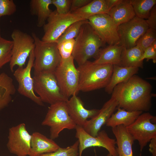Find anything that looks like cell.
Masks as SVG:
<instances>
[{
    "label": "cell",
    "instance_id": "obj_1",
    "mask_svg": "<svg viewBox=\"0 0 156 156\" xmlns=\"http://www.w3.org/2000/svg\"><path fill=\"white\" fill-rule=\"evenodd\" d=\"M152 86L135 75L117 85L112 94L116 97L118 107L129 111L147 112L151 109Z\"/></svg>",
    "mask_w": 156,
    "mask_h": 156
},
{
    "label": "cell",
    "instance_id": "obj_2",
    "mask_svg": "<svg viewBox=\"0 0 156 156\" xmlns=\"http://www.w3.org/2000/svg\"><path fill=\"white\" fill-rule=\"evenodd\" d=\"M113 65L99 64L88 60L79 66V91L89 92L105 88L112 73Z\"/></svg>",
    "mask_w": 156,
    "mask_h": 156
},
{
    "label": "cell",
    "instance_id": "obj_3",
    "mask_svg": "<svg viewBox=\"0 0 156 156\" xmlns=\"http://www.w3.org/2000/svg\"><path fill=\"white\" fill-rule=\"evenodd\" d=\"M104 44L88 22L82 26L75 38L72 55L80 66L91 58H95Z\"/></svg>",
    "mask_w": 156,
    "mask_h": 156
},
{
    "label": "cell",
    "instance_id": "obj_4",
    "mask_svg": "<svg viewBox=\"0 0 156 156\" xmlns=\"http://www.w3.org/2000/svg\"><path fill=\"white\" fill-rule=\"evenodd\" d=\"M31 36L35 43L34 75L42 72H54L61 60L57 43L45 42L34 32L32 33Z\"/></svg>",
    "mask_w": 156,
    "mask_h": 156
},
{
    "label": "cell",
    "instance_id": "obj_5",
    "mask_svg": "<svg viewBox=\"0 0 156 156\" xmlns=\"http://www.w3.org/2000/svg\"><path fill=\"white\" fill-rule=\"evenodd\" d=\"M33 79L34 91L43 103L51 105L68 99L61 92L54 72H41L34 75Z\"/></svg>",
    "mask_w": 156,
    "mask_h": 156
},
{
    "label": "cell",
    "instance_id": "obj_6",
    "mask_svg": "<svg viewBox=\"0 0 156 156\" xmlns=\"http://www.w3.org/2000/svg\"><path fill=\"white\" fill-rule=\"evenodd\" d=\"M41 124L50 128V138L53 140L63 130L75 129L77 126L68 113L66 102L50 105Z\"/></svg>",
    "mask_w": 156,
    "mask_h": 156
},
{
    "label": "cell",
    "instance_id": "obj_7",
    "mask_svg": "<svg viewBox=\"0 0 156 156\" xmlns=\"http://www.w3.org/2000/svg\"><path fill=\"white\" fill-rule=\"evenodd\" d=\"M54 74L61 91L65 97L68 99L77 95L79 92V73L72 55L66 59H61Z\"/></svg>",
    "mask_w": 156,
    "mask_h": 156
},
{
    "label": "cell",
    "instance_id": "obj_8",
    "mask_svg": "<svg viewBox=\"0 0 156 156\" xmlns=\"http://www.w3.org/2000/svg\"><path fill=\"white\" fill-rule=\"evenodd\" d=\"M11 36L13 45L10 67L11 71L13 72L16 66L23 67L25 65L26 60L34 49L35 43L31 35L19 29L14 30Z\"/></svg>",
    "mask_w": 156,
    "mask_h": 156
},
{
    "label": "cell",
    "instance_id": "obj_9",
    "mask_svg": "<svg viewBox=\"0 0 156 156\" xmlns=\"http://www.w3.org/2000/svg\"><path fill=\"white\" fill-rule=\"evenodd\" d=\"M156 117L148 112L141 114L131 125L126 127L140 146L141 153L153 138H156Z\"/></svg>",
    "mask_w": 156,
    "mask_h": 156
},
{
    "label": "cell",
    "instance_id": "obj_10",
    "mask_svg": "<svg viewBox=\"0 0 156 156\" xmlns=\"http://www.w3.org/2000/svg\"><path fill=\"white\" fill-rule=\"evenodd\" d=\"M70 12L60 14L56 10L52 11L43 26L44 34L41 40L48 43L56 42L67 28L77 21L82 20Z\"/></svg>",
    "mask_w": 156,
    "mask_h": 156
},
{
    "label": "cell",
    "instance_id": "obj_11",
    "mask_svg": "<svg viewBox=\"0 0 156 156\" xmlns=\"http://www.w3.org/2000/svg\"><path fill=\"white\" fill-rule=\"evenodd\" d=\"M75 129V137L79 142V156H82L86 148L96 146L105 148L112 156H118L116 140L110 138L105 131H100L94 137L87 133L82 127L77 125Z\"/></svg>",
    "mask_w": 156,
    "mask_h": 156
},
{
    "label": "cell",
    "instance_id": "obj_12",
    "mask_svg": "<svg viewBox=\"0 0 156 156\" xmlns=\"http://www.w3.org/2000/svg\"><path fill=\"white\" fill-rule=\"evenodd\" d=\"M148 28L145 20L135 16L129 21L117 26L118 44L125 49L135 46L137 40Z\"/></svg>",
    "mask_w": 156,
    "mask_h": 156
},
{
    "label": "cell",
    "instance_id": "obj_13",
    "mask_svg": "<svg viewBox=\"0 0 156 156\" xmlns=\"http://www.w3.org/2000/svg\"><path fill=\"white\" fill-rule=\"evenodd\" d=\"M89 23L103 43L109 45L118 44L117 26L107 14H97L88 20Z\"/></svg>",
    "mask_w": 156,
    "mask_h": 156
},
{
    "label": "cell",
    "instance_id": "obj_14",
    "mask_svg": "<svg viewBox=\"0 0 156 156\" xmlns=\"http://www.w3.org/2000/svg\"><path fill=\"white\" fill-rule=\"evenodd\" d=\"M34 60L33 50L30 53L26 66L25 67H18L14 72L13 75L18 83V92L37 104L42 106L43 103L34 91L33 80L31 75Z\"/></svg>",
    "mask_w": 156,
    "mask_h": 156
},
{
    "label": "cell",
    "instance_id": "obj_15",
    "mask_svg": "<svg viewBox=\"0 0 156 156\" xmlns=\"http://www.w3.org/2000/svg\"><path fill=\"white\" fill-rule=\"evenodd\" d=\"M31 138L25 124H19L9 129L7 147L10 153L17 156H28Z\"/></svg>",
    "mask_w": 156,
    "mask_h": 156
},
{
    "label": "cell",
    "instance_id": "obj_16",
    "mask_svg": "<svg viewBox=\"0 0 156 156\" xmlns=\"http://www.w3.org/2000/svg\"><path fill=\"white\" fill-rule=\"evenodd\" d=\"M117 101L112 94L111 98L103 105L98 113L90 120H88L82 127L90 135L96 136L101 127L111 116L118 107Z\"/></svg>",
    "mask_w": 156,
    "mask_h": 156
},
{
    "label": "cell",
    "instance_id": "obj_17",
    "mask_svg": "<svg viewBox=\"0 0 156 156\" xmlns=\"http://www.w3.org/2000/svg\"><path fill=\"white\" fill-rule=\"evenodd\" d=\"M66 104L71 119L76 125L82 127L88 118H93L99 111L96 109H86L82 101L76 95L71 96L66 102Z\"/></svg>",
    "mask_w": 156,
    "mask_h": 156
},
{
    "label": "cell",
    "instance_id": "obj_18",
    "mask_svg": "<svg viewBox=\"0 0 156 156\" xmlns=\"http://www.w3.org/2000/svg\"><path fill=\"white\" fill-rule=\"evenodd\" d=\"M31 135L29 156H38L42 154L53 152L60 147L53 140L48 138L40 132H35Z\"/></svg>",
    "mask_w": 156,
    "mask_h": 156
},
{
    "label": "cell",
    "instance_id": "obj_19",
    "mask_svg": "<svg viewBox=\"0 0 156 156\" xmlns=\"http://www.w3.org/2000/svg\"><path fill=\"white\" fill-rule=\"evenodd\" d=\"M116 138L118 156H133L132 146L135 141L126 127L120 125L112 128Z\"/></svg>",
    "mask_w": 156,
    "mask_h": 156
},
{
    "label": "cell",
    "instance_id": "obj_20",
    "mask_svg": "<svg viewBox=\"0 0 156 156\" xmlns=\"http://www.w3.org/2000/svg\"><path fill=\"white\" fill-rule=\"evenodd\" d=\"M108 14L117 26L135 16L130 0H120L109 10Z\"/></svg>",
    "mask_w": 156,
    "mask_h": 156
},
{
    "label": "cell",
    "instance_id": "obj_21",
    "mask_svg": "<svg viewBox=\"0 0 156 156\" xmlns=\"http://www.w3.org/2000/svg\"><path fill=\"white\" fill-rule=\"evenodd\" d=\"M139 68L132 67H124L113 65L112 73L110 81L105 88V92L112 94L114 87L118 84L125 81L138 72Z\"/></svg>",
    "mask_w": 156,
    "mask_h": 156
},
{
    "label": "cell",
    "instance_id": "obj_22",
    "mask_svg": "<svg viewBox=\"0 0 156 156\" xmlns=\"http://www.w3.org/2000/svg\"><path fill=\"white\" fill-rule=\"evenodd\" d=\"M123 47L118 44L109 45L100 50L93 62L99 64L120 66Z\"/></svg>",
    "mask_w": 156,
    "mask_h": 156
},
{
    "label": "cell",
    "instance_id": "obj_23",
    "mask_svg": "<svg viewBox=\"0 0 156 156\" xmlns=\"http://www.w3.org/2000/svg\"><path fill=\"white\" fill-rule=\"evenodd\" d=\"M117 111L113 113L106 123V125L112 128L123 125L127 127L132 124L143 112L129 111L118 107Z\"/></svg>",
    "mask_w": 156,
    "mask_h": 156
},
{
    "label": "cell",
    "instance_id": "obj_24",
    "mask_svg": "<svg viewBox=\"0 0 156 156\" xmlns=\"http://www.w3.org/2000/svg\"><path fill=\"white\" fill-rule=\"evenodd\" d=\"M52 0H31L30 1V11L31 14L37 17V25L43 27L52 11L49 8Z\"/></svg>",
    "mask_w": 156,
    "mask_h": 156
},
{
    "label": "cell",
    "instance_id": "obj_25",
    "mask_svg": "<svg viewBox=\"0 0 156 156\" xmlns=\"http://www.w3.org/2000/svg\"><path fill=\"white\" fill-rule=\"evenodd\" d=\"M109 11L106 0H92L86 6L72 13L83 19L88 20L97 14H108Z\"/></svg>",
    "mask_w": 156,
    "mask_h": 156
},
{
    "label": "cell",
    "instance_id": "obj_26",
    "mask_svg": "<svg viewBox=\"0 0 156 156\" xmlns=\"http://www.w3.org/2000/svg\"><path fill=\"white\" fill-rule=\"evenodd\" d=\"M16 91L11 77L5 73H0V110L10 103Z\"/></svg>",
    "mask_w": 156,
    "mask_h": 156
},
{
    "label": "cell",
    "instance_id": "obj_27",
    "mask_svg": "<svg viewBox=\"0 0 156 156\" xmlns=\"http://www.w3.org/2000/svg\"><path fill=\"white\" fill-rule=\"evenodd\" d=\"M143 52L136 45L129 49L123 48L121 54L120 66L142 68L143 61L140 59Z\"/></svg>",
    "mask_w": 156,
    "mask_h": 156
},
{
    "label": "cell",
    "instance_id": "obj_28",
    "mask_svg": "<svg viewBox=\"0 0 156 156\" xmlns=\"http://www.w3.org/2000/svg\"><path fill=\"white\" fill-rule=\"evenodd\" d=\"M135 16L145 20L148 17L150 12L156 5V0H130Z\"/></svg>",
    "mask_w": 156,
    "mask_h": 156
},
{
    "label": "cell",
    "instance_id": "obj_29",
    "mask_svg": "<svg viewBox=\"0 0 156 156\" xmlns=\"http://www.w3.org/2000/svg\"><path fill=\"white\" fill-rule=\"evenodd\" d=\"M88 20H82L74 22L69 26L57 39V44L64 40L74 39L78 35L82 26L88 23Z\"/></svg>",
    "mask_w": 156,
    "mask_h": 156
},
{
    "label": "cell",
    "instance_id": "obj_30",
    "mask_svg": "<svg viewBox=\"0 0 156 156\" xmlns=\"http://www.w3.org/2000/svg\"><path fill=\"white\" fill-rule=\"evenodd\" d=\"M12 40L0 37V69L10 62L12 55Z\"/></svg>",
    "mask_w": 156,
    "mask_h": 156
},
{
    "label": "cell",
    "instance_id": "obj_31",
    "mask_svg": "<svg viewBox=\"0 0 156 156\" xmlns=\"http://www.w3.org/2000/svg\"><path fill=\"white\" fill-rule=\"evenodd\" d=\"M79 142L77 140L72 145L65 148L60 147L56 151L42 154L38 156H79Z\"/></svg>",
    "mask_w": 156,
    "mask_h": 156
},
{
    "label": "cell",
    "instance_id": "obj_32",
    "mask_svg": "<svg viewBox=\"0 0 156 156\" xmlns=\"http://www.w3.org/2000/svg\"><path fill=\"white\" fill-rule=\"evenodd\" d=\"M156 40V31L149 28L136 42V45L144 51Z\"/></svg>",
    "mask_w": 156,
    "mask_h": 156
},
{
    "label": "cell",
    "instance_id": "obj_33",
    "mask_svg": "<svg viewBox=\"0 0 156 156\" xmlns=\"http://www.w3.org/2000/svg\"><path fill=\"white\" fill-rule=\"evenodd\" d=\"M75 39L64 40L57 44V49L62 59H66L72 56Z\"/></svg>",
    "mask_w": 156,
    "mask_h": 156
},
{
    "label": "cell",
    "instance_id": "obj_34",
    "mask_svg": "<svg viewBox=\"0 0 156 156\" xmlns=\"http://www.w3.org/2000/svg\"><path fill=\"white\" fill-rule=\"evenodd\" d=\"M16 11V5L13 0H0V18L12 15Z\"/></svg>",
    "mask_w": 156,
    "mask_h": 156
},
{
    "label": "cell",
    "instance_id": "obj_35",
    "mask_svg": "<svg viewBox=\"0 0 156 156\" xmlns=\"http://www.w3.org/2000/svg\"><path fill=\"white\" fill-rule=\"evenodd\" d=\"M72 0H52V4L56 8V10L60 14H64L70 12Z\"/></svg>",
    "mask_w": 156,
    "mask_h": 156
},
{
    "label": "cell",
    "instance_id": "obj_36",
    "mask_svg": "<svg viewBox=\"0 0 156 156\" xmlns=\"http://www.w3.org/2000/svg\"><path fill=\"white\" fill-rule=\"evenodd\" d=\"M146 59L148 61L150 60H152L154 63L156 62V50L151 46L147 48L144 51L140 60L143 61Z\"/></svg>",
    "mask_w": 156,
    "mask_h": 156
},
{
    "label": "cell",
    "instance_id": "obj_37",
    "mask_svg": "<svg viewBox=\"0 0 156 156\" xmlns=\"http://www.w3.org/2000/svg\"><path fill=\"white\" fill-rule=\"evenodd\" d=\"M146 21L149 28L156 30V5H154L150 11Z\"/></svg>",
    "mask_w": 156,
    "mask_h": 156
},
{
    "label": "cell",
    "instance_id": "obj_38",
    "mask_svg": "<svg viewBox=\"0 0 156 156\" xmlns=\"http://www.w3.org/2000/svg\"><path fill=\"white\" fill-rule=\"evenodd\" d=\"M92 0H72L70 12L81 8L90 3Z\"/></svg>",
    "mask_w": 156,
    "mask_h": 156
},
{
    "label": "cell",
    "instance_id": "obj_39",
    "mask_svg": "<svg viewBox=\"0 0 156 156\" xmlns=\"http://www.w3.org/2000/svg\"><path fill=\"white\" fill-rule=\"evenodd\" d=\"M149 142V151L152 156H156V138L152 139Z\"/></svg>",
    "mask_w": 156,
    "mask_h": 156
},
{
    "label": "cell",
    "instance_id": "obj_40",
    "mask_svg": "<svg viewBox=\"0 0 156 156\" xmlns=\"http://www.w3.org/2000/svg\"><path fill=\"white\" fill-rule=\"evenodd\" d=\"M120 0H106V3L109 10L116 4Z\"/></svg>",
    "mask_w": 156,
    "mask_h": 156
},
{
    "label": "cell",
    "instance_id": "obj_41",
    "mask_svg": "<svg viewBox=\"0 0 156 156\" xmlns=\"http://www.w3.org/2000/svg\"><path fill=\"white\" fill-rule=\"evenodd\" d=\"M151 46L156 50V40H155Z\"/></svg>",
    "mask_w": 156,
    "mask_h": 156
},
{
    "label": "cell",
    "instance_id": "obj_42",
    "mask_svg": "<svg viewBox=\"0 0 156 156\" xmlns=\"http://www.w3.org/2000/svg\"><path fill=\"white\" fill-rule=\"evenodd\" d=\"M107 156H112V155L109 153Z\"/></svg>",
    "mask_w": 156,
    "mask_h": 156
},
{
    "label": "cell",
    "instance_id": "obj_43",
    "mask_svg": "<svg viewBox=\"0 0 156 156\" xmlns=\"http://www.w3.org/2000/svg\"><path fill=\"white\" fill-rule=\"evenodd\" d=\"M1 29H0V37H1Z\"/></svg>",
    "mask_w": 156,
    "mask_h": 156
}]
</instances>
